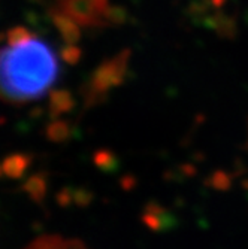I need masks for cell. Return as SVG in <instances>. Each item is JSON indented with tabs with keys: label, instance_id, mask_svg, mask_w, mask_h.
Instances as JSON below:
<instances>
[{
	"label": "cell",
	"instance_id": "1",
	"mask_svg": "<svg viewBox=\"0 0 248 249\" xmlns=\"http://www.w3.org/2000/svg\"><path fill=\"white\" fill-rule=\"evenodd\" d=\"M58 61L51 47L29 33H15L0 45V97L35 100L51 88Z\"/></svg>",
	"mask_w": 248,
	"mask_h": 249
},
{
	"label": "cell",
	"instance_id": "2",
	"mask_svg": "<svg viewBox=\"0 0 248 249\" xmlns=\"http://www.w3.org/2000/svg\"><path fill=\"white\" fill-rule=\"evenodd\" d=\"M24 249H87V248L76 240L63 239L57 236H48V237H42V239L32 242Z\"/></svg>",
	"mask_w": 248,
	"mask_h": 249
}]
</instances>
